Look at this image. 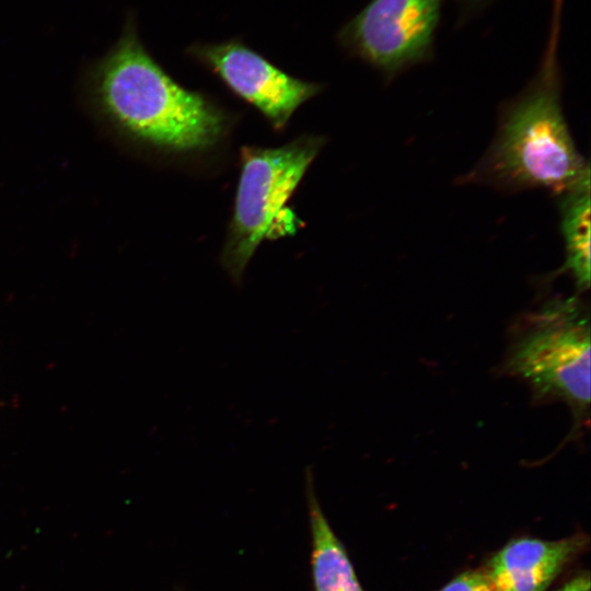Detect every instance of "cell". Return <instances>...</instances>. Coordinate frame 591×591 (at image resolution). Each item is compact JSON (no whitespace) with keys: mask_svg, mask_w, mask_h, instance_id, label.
Segmentation results:
<instances>
[{"mask_svg":"<svg viewBox=\"0 0 591 591\" xmlns=\"http://www.w3.org/2000/svg\"><path fill=\"white\" fill-rule=\"evenodd\" d=\"M567 271L580 292L590 287V175L558 195Z\"/></svg>","mask_w":591,"mask_h":591,"instance_id":"obj_8","label":"cell"},{"mask_svg":"<svg viewBox=\"0 0 591 591\" xmlns=\"http://www.w3.org/2000/svg\"><path fill=\"white\" fill-rule=\"evenodd\" d=\"M589 175L569 132L555 59L548 55L532 84L505 105L493 143L465 181L560 195Z\"/></svg>","mask_w":591,"mask_h":591,"instance_id":"obj_2","label":"cell"},{"mask_svg":"<svg viewBox=\"0 0 591 591\" xmlns=\"http://www.w3.org/2000/svg\"><path fill=\"white\" fill-rule=\"evenodd\" d=\"M590 589V578L588 575H581L569 582H567L565 586L559 588L557 591H589Z\"/></svg>","mask_w":591,"mask_h":591,"instance_id":"obj_11","label":"cell"},{"mask_svg":"<svg viewBox=\"0 0 591 591\" xmlns=\"http://www.w3.org/2000/svg\"><path fill=\"white\" fill-rule=\"evenodd\" d=\"M502 371L532 398L563 402L576 425L590 406V317L578 297H554L524 313L511 329Z\"/></svg>","mask_w":591,"mask_h":591,"instance_id":"obj_3","label":"cell"},{"mask_svg":"<svg viewBox=\"0 0 591 591\" xmlns=\"http://www.w3.org/2000/svg\"><path fill=\"white\" fill-rule=\"evenodd\" d=\"M441 0H372L339 33L346 48L385 73L429 53Z\"/></svg>","mask_w":591,"mask_h":591,"instance_id":"obj_5","label":"cell"},{"mask_svg":"<svg viewBox=\"0 0 591 591\" xmlns=\"http://www.w3.org/2000/svg\"><path fill=\"white\" fill-rule=\"evenodd\" d=\"M187 54L257 108L277 131L286 127L299 106L322 90L318 83L283 72L237 38L194 44Z\"/></svg>","mask_w":591,"mask_h":591,"instance_id":"obj_6","label":"cell"},{"mask_svg":"<svg viewBox=\"0 0 591 591\" xmlns=\"http://www.w3.org/2000/svg\"><path fill=\"white\" fill-rule=\"evenodd\" d=\"M440 591H495V588L487 572L470 571L456 577Z\"/></svg>","mask_w":591,"mask_h":591,"instance_id":"obj_10","label":"cell"},{"mask_svg":"<svg viewBox=\"0 0 591 591\" xmlns=\"http://www.w3.org/2000/svg\"><path fill=\"white\" fill-rule=\"evenodd\" d=\"M581 547L579 538H521L499 551L487 571L495 591H545Z\"/></svg>","mask_w":591,"mask_h":591,"instance_id":"obj_7","label":"cell"},{"mask_svg":"<svg viewBox=\"0 0 591 591\" xmlns=\"http://www.w3.org/2000/svg\"><path fill=\"white\" fill-rule=\"evenodd\" d=\"M324 142L321 136L303 135L276 148H242L233 213L220 255L233 285L242 283L251 258Z\"/></svg>","mask_w":591,"mask_h":591,"instance_id":"obj_4","label":"cell"},{"mask_svg":"<svg viewBox=\"0 0 591 591\" xmlns=\"http://www.w3.org/2000/svg\"><path fill=\"white\" fill-rule=\"evenodd\" d=\"M97 93L109 116L130 136L161 150H211L230 119L202 93L174 81L128 27L97 71Z\"/></svg>","mask_w":591,"mask_h":591,"instance_id":"obj_1","label":"cell"},{"mask_svg":"<svg viewBox=\"0 0 591 591\" xmlns=\"http://www.w3.org/2000/svg\"><path fill=\"white\" fill-rule=\"evenodd\" d=\"M313 576L316 591H362L351 564L311 496Z\"/></svg>","mask_w":591,"mask_h":591,"instance_id":"obj_9","label":"cell"}]
</instances>
